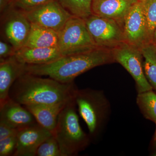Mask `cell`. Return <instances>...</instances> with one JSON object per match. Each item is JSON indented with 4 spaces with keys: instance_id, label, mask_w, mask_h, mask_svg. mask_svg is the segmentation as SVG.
<instances>
[{
    "instance_id": "cell-22",
    "label": "cell",
    "mask_w": 156,
    "mask_h": 156,
    "mask_svg": "<svg viewBox=\"0 0 156 156\" xmlns=\"http://www.w3.org/2000/svg\"><path fill=\"white\" fill-rule=\"evenodd\" d=\"M142 2L149 35L151 43L153 35L156 27V0H144Z\"/></svg>"
},
{
    "instance_id": "cell-14",
    "label": "cell",
    "mask_w": 156,
    "mask_h": 156,
    "mask_svg": "<svg viewBox=\"0 0 156 156\" xmlns=\"http://www.w3.org/2000/svg\"><path fill=\"white\" fill-rule=\"evenodd\" d=\"M139 0H93L92 14L114 20L123 26L130 9Z\"/></svg>"
},
{
    "instance_id": "cell-15",
    "label": "cell",
    "mask_w": 156,
    "mask_h": 156,
    "mask_svg": "<svg viewBox=\"0 0 156 156\" xmlns=\"http://www.w3.org/2000/svg\"><path fill=\"white\" fill-rule=\"evenodd\" d=\"M15 56L27 65L51 63L62 57L58 48H30L24 47L16 51Z\"/></svg>"
},
{
    "instance_id": "cell-28",
    "label": "cell",
    "mask_w": 156,
    "mask_h": 156,
    "mask_svg": "<svg viewBox=\"0 0 156 156\" xmlns=\"http://www.w3.org/2000/svg\"><path fill=\"white\" fill-rule=\"evenodd\" d=\"M155 131L152 140L151 145L152 147L154 149L153 151H156V124Z\"/></svg>"
},
{
    "instance_id": "cell-18",
    "label": "cell",
    "mask_w": 156,
    "mask_h": 156,
    "mask_svg": "<svg viewBox=\"0 0 156 156\" xmlns=\"http://www.w3.org/2000/svg\"><path fill=\"white\" fill-rule=\"evenodd\" d=\"M140 50L143 57L144 74L153 89L156 91V46L149 43Z\"/></svg>"
},
{
    "instance_id": "cell-1",
    "label": "cell",
    "mask_w": 156,
    "mask_h": 156,
    "mask_svg": "<svg viewBox=\"0 0 156 156\" xmlns=\"http://www.w3.org/2000/svg\"><path fill=\"white\" fill-rule=\"evenodd\" d=\"M77 89L74 82L63 83L27 73L13 84L9 96L23 105L58 104L74 99Z\"/></svg>"
},
{
    "instance_id": "cell-16",
    "label": "cell",
    "mask_w": 156,
    "mask_h": 156,
    "mask_svg": "<svg viewBox=\"0 0 156 156\" xmlns=\"http://www.w3.org/2000/svg\"><path fill=\"white\" fill-rule=\"evenodd\" d=\"M68 102L55 105H30L23 106L32 114L39 125L53 133L56 128L58 115Z\"/></svg>"
},
{
    "instance_id": "cell-2",
    "label": "cell",
    "mask_w": 156,
    "mask_h": 156,
    "mask_svg": "<svg viewBox=\"0 0 156 156\" xmlns=\"http://www.w3.org/2000/svg\"><path fill=\"white\" fill-rule=\"evenodd\" d=\"M112 50L97 48L87 52L63 56L56 61L43 65H27V73L47 76L63 83L94 68L115 62Z\"/></svg>"
},
{
    "instance_id": "cell-19",
    "label": "cell",
    "mask_w": 156,
    "mask_h": 156,
    "mask_svg": "<svg viewBox=\"0 0 156 156\" xmlns=\"http://www.w3.org/2000/svg\"><path fill=\"white\" fill-rule=\"evenodd\" d=\"M136 102L144 117L156 124V92L152 90L138 93Z\"/></svg>"
},
{
    "instance_id": "cell-6",
    "label": "cell",
    "mask_w": 156,
    "mask_h": 156,
    "mask_svg": "<svg viewBox=\"0 0 156 156\" xmlns=\"http://www.w3.org/2000/svg\"><path fill=\"white\" fill-rule=\"evenodd\" d=\"M85 20L96 47L112 50L125 43L122 26L114 20L92 14Z\"/></svg>"
},
{
    "instance_id": "cell-11",
    "label": "cell",
    "mask_w": 156,
    "mask_h": 156,
    "mask_svg": "<svg viewBox=\"0 0 156 156\" xmlns=\"http://www.w3.org/2000/svg\"><path fill=\"white\" fill-rule=\"evenodd\" d=\"M53 133L39 124L18 130L17 144L14 156H35L42 143Z\"/></svg>"
},
{
    "instance_id": "cell-17",
    "label": "cell",
    "mask_w": 156,
    "mask_h": 156,
    "mask_svg": "<svg viewBox=\"0 0 156 156\" xmlns=\"http://www.w3.org/2000/svg\"><path fill=\"white\" fill-rule=\"evenodd\" d=\"M58 32L31 23L25 46L30 48H57Z\"/></svg>"
},
{
    "instance_id": "cell-5",
    "label": "cell",
    "mask_w": 156,
    "mask_h": 156,
    "mask_svg": "<svg viewBox=\"0 0 156 156\" xmlns=\"http://www.w3.org/2000/svg\"><path fill=\"white\" fill-rule=\"evenodd\" d=\"M58 34L57 48L63 56L97 48L87 29L85 20L73 16Z\"/></svg>"
},
{
    "instance_id": "cell-9",
    "label": "cell",
    "mask_w": 156,
    "mask_h": 156,
    "mask_svg": "<svg viewBox=\"0 0 156 156\" xmlns=\"http://www.w3.org/2000/svg\"><path fill=\"white\" fill-rule=\"evenodd\" d=\"M122 27L127 44L140 49L151 43L142 1L132 6L124 20Z\"/></svg>"
},
{
    "instance_id": "cell-32",
    "label": "cell",
    "mask_w": 156,
    "mask_h": 156,
    "mask_svg": "<svg viewBox=\"0 0 156 156\" xmlns=\"http://www.w3.org/2000/svg\"></svg>"
},
{
    "instance_id": "cell-4",
    "label": "cell",
    "mask_w": 156,
    "mask_h": 156,
    "mask_svg": "<svg viewBox=\"0 0 156 156\" xmlns=\"http://www.w3.org/2000/svg\"><path fill=\"white\" fill-rule=\"evenodd\" d=\"M75 101L81 118L87 124L91 137L98 135L109 114L110 106L103 91L77 89Z\"/></svg>"
},
{
    "instance_id": "cell-10",
    "label": "cell",
    "mask_w": 156,
    "mask_h": 156,
    "mask_svg": "<svg viewBox=\"0 0 156 156\" xmlns=\"http://www.w3.org/2000/svg\"><path fill=\"white\" fill-rule=\"evenodd\" d=\"M25 13L31 23L57 32L73 17L57 0H53Z\"/></svg>"
},
{
    "instance_id": "cell-30",
    "label": "cell",
    "mask_w": 156,
    "mask_h": 156,
    "mask_svg": "<svg viewBox=\"0 0 156 156\" xmlns=\"http://www.w3.org/2000/svg\"><path fill=\"white\" fill-rule=\"evenodd\" d=\"M151 155L153 156H156V151H153L152 152V153L151 154Z\"/></svg>"
},
{
    "instance_id": "cell-26",
    "label": "cell",
    "mask_w": 156,
    "mask_h": 156,
    "mask_svg": "<svg viewBox=\"0 0 156 156\" xmlns=\"http://www.w3.org/2000/svg\"><path fill=\"white\" fill-rule=\"evenodd\" d=\"M16 129L3 122H0V140L17 134Z\"/></svg>"
},
{
    "instance_id": "cell-23",
    "label": "cell",
    "mask_w": 156,
    "mask_h": 156,
    "mask_svg": "<svg viewBox=\"0 0 156 156\" xmlns=\"http://www.w3.org/2000/svg\"><path fill=\"white\" fill-rule=\"evenodd\" d=\"M53 1V0H13L11 5L24 12H27Z\"/></svg>"
},
{
    "instance_id": "cell-29",
    "label": "cell",
    "mask_w": 156,
    "mask_h": 156,
    "mask_svg": "<svg viewBox=\"0 0 156 156\" xmlns=\"http://www.w3.org/2000/svg\"><path fill=\"white\" fill-rule=\"evenodd\" d=\"M151 43L156 46V27L154 30L153 35Z\"/></svg>"
},
{
    "instance_id": "cell-12",
    "label": "cell",
    "mask_w": 156,
    "mask_h": 156,
    "mask_svg": "<svg viewBox=\"0 0 156 156\" xmlns=\"http://www.w3.org/2000/svg\"><path fill=\"white\" fill-rule=\"evenodd\" d=\"M0 122L17 131L38 124L27 108L10 98L0 105Z\"/></svg>"
},
{
    "instance_id": "cell-8",
    "label": "cell",
    "mask_w": 156,
    "mask_h": 156,
    "mask_svg": "<svg viewBox=\"0 0 156 156\" xmlns=\"http://www.w3.org/2000/svg\"><path fill=\"white\" fill-rule=\"evenodd\" d=\"M112 51L115 62L121 64L135 81L137 93L153 89L144 74L140 49L125 42Z\"/></svg>"
},
{
    "instance_id": "cell-13",
    "label": "cell",
    "mask_w": 156,
    "mask_h": 156,
    "mask_svg": "<svg viewBox=\"0 0 156 156\" xmlns=\"http://www.w3.org/2000/svg\"><path fill=\"white\" fill-rule=\"evenodd\" d=\"M27 65L18 60L15 55L0 61V105L10 98L11 87L27 73Z\"/></svg>"
},
{
    "instance_id": "cell-3",
    "label": "cell",
    "mask_w": 156,
    "mask_h": 156,
    "mask_svg": "<svg viewBox=\"0 0 156 156\" xmlns=\"http://www.w3.org/2000/svg\"><path fill=\"white\" fill-rule=\"evenodd\" d=\"M53 134L62 156L77 155L90 144V137L83 131L79 122L75 98L60 112Z\"/></svg>"
},
{
    "instance_id": "cell-27",
    "label": "cell",
    "mask_w": 156,
    "mask_h": 156,
    "mask_svg": "<svg viewBox=\"0 0 156 156\" xmlns=\"http://www.w3.org/2000/svg\"><path fill=\"white\" fill-rule=\"evenodd\" d=\"M12 1L13 0H0V11L1 13L11 5Z\"/></svg>"
},
{
    "instance_id": "cell-25",
    "label": "cell",
    "mask_w": 156,
    "mask_h": 156,
    "mask_svg": "<svg viewBox=\"0 0 156 156\" xmlns=\"http://www.w3.org/2000/svg\"><path fill=\"white\" fill-rule=\"evenodd\" d=\"M16 50L8 42L1 40L0 41V61L15 55Z\"/></svg>"
},
{
    "instance_id": "cell-21",
    "label": "cell",
    "mask_w": 156,
    "mask_h": 156,
    "mask_svg": "<svg viewBox=\"0 0 156 156\" xmlns=\"http://www.w3.org/2000/svg\"><path fill=\"white\" fill-rule=\"evenodd\" d=\"M37 156H62L55 136L52 135L44 140L37 151Z\"/></svg>"
},
{
    "instance_id": "cell-24",
    "label": "cell",
    "mask_w": 156,
    "mask_h": 156,
    "mask_svg": "<svg viewBox=\"0 0 156 156\" xmlns=\"http://www.w3.org/2000/svg\"><path fill=\"white\" fill-rule=\"evenodd\" d=\"M17 144V134L0 140V156H14Z\"/></svg>"
},
{
    "instance_id": "cell-7",
    "label": "cell",
    "mask_w": 156,
    "mask_h": 156,
    "mask_svg": "<svg viewBox=\"0 0 156 156\" xmlns=\"http://www.w3.org/2000/svg\"><path fill=\"white\" fill-rule=\"evenodd\" d=\"M1 27L6 41L17 51L25 46L31 23L24 11L11 5L1 13Z\"/></svg>"
},
{
    "instance_id": "cell-20",
    "label": "cell",
    "mask_w": 156,
    "mask_h": 156,
    "mask_svg": "<svg viewBox=\"0 0 156 156\" xmlns=\"http://www.w3.org/2000/svg\"><path fill=\"white\" fill-rule=\"evenodd\" d=\"M62 6L74 17L86 20L92 14L93 0H57Z\"/></svg>"
},
{
    "instance_id": "cell-31",
    "label": "cell",
    "mask_w": 156,
    "mask_h": 156,
    "mask_svg": "<svg viewBox=\"0 0 156 156\" xmlns=\"http://www.w3.org/2000/svg\"><path fill=\"white\" fill-rule=\"evenodd\" d=\"M140 1H144V0H139Z\"/></svg>"
}]
</instances>
